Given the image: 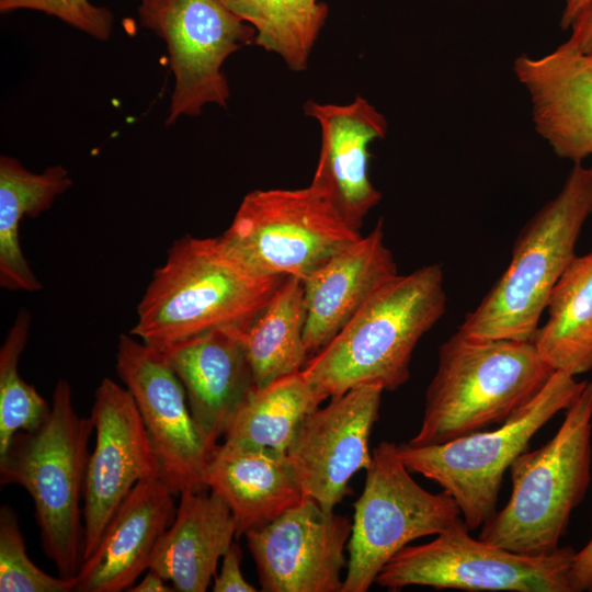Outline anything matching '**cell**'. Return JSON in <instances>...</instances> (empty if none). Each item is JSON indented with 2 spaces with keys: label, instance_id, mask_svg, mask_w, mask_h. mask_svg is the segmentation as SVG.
Listing matches in <instances>:
<instances>
[{
  "label": "cell",
  "instance_id": "cell-1",
  "mask_svg": "<svg viewBox=\"0 0 592 592\" xmlns=\"http://www.w3.org/2000/svg\"><path fill=\"white\" fill-rule=\"evenodd\" d=\"M284 278L258 274L219 237L185 235L155 270L129 333L162 351L216 328H244Z\"/></svg>",
  "mask_w": 592,
  "mask_h": 592
},
{
  "label": "cell",
  "instance_id": "cell-2",
  "mask_svg": "<svg viewBox=\"0 0 592 592\" xmlns=\"http://www.w3.org/2000/svg\"><path fill=\"white\" fill-rule=\"evenodd\" d=\"M445 309L439 263L398 274L371 295L301 372L326 399L364 385L396 390L410 377L417 344Z\"/></svg>",
  "mask_w": 592,
  "mask_h": 592
},
{
  "label": "cell",
  "instance_id": "cell-3",
  "mask_svg": "<svg viewBox=\"0 0 592 592\" xmlns=\"http://www.w3.org/2000/svg\"><path fill=\"white\" fill-rule=\"evenodd\" d=\"M554 369L532 340H476L459 331L437 352L413 446L443 444L505 422L545 386Z\"/></svg>",
  "mask_w": 592,
  "mask_h": 592
},
{
  "label": "cell",
  "instance_id": "cell-4",
  "mask_svg": "<svg viewBox=\"0 0 592 592\" xmlns=\"http://www.w3.org/2000/svg\"><path fill=\"white\" fill-rule=\"evenodd\" d=\"M47 419L18 432L0 456L1 485H19L31 496L41 545L58 576L76 578L83 555V508L90 458L91 417L77 412L69 383L60 378Z\"/></svg>",
  "mask_w": 592,
  "mask_h": 592
},
{
  "label": "cell",
  "instance_id": "cell-5",
  "mask_svg": "<svg viewBox=\"0 0 592 592\" xmlns=\"http://www.w3.org/2000/svg\"><path fill=\"white\" fill-rule=\"evenodd\" d=\"M591 214L592 164L574 163L558 194L520 230L508 267L457 331L476 340H532Z\"/></svg>",
  "mask_w": 592,
  "mask_h": 592
},
{
  "label": "cell",
  "instance_id": "cell-6",
  "mask_svg": "<svg viewBox=\"0 0 592 592\" xmlns=\"http://www.w3.org/2000/svg\"><path fill=\"white\" fill-rule=\"evenodd\" d=\"M592 382L566 409L556 434L510 467L512 492L478 538L510 551L547 554L559 548L572 511L584 499L591 477Z\"/></svg>",
  "mask_w": 592,
  "mask_h": 592
},
{
  "label": "cell",
  "instance_id": "cell-7",
  "mask_svg": "<svg viewBox=\"0 0 592 592\" xmlns=\"http://www.w3.org/2000/svg\"><path fill=\"white\" fill-rule=\"evenodd\" d=\"M587 382L555 371L540 391L496 430L477 431L428 446L397 445L410 471L437 483L458 505L470 531L481 527L497 510L503 476L531 439L553 417L566 410Z\"/></svg>",
  "mask_w": 592,
  "mask_h": 592
},
{
  "label": "cell",
  "instance_id": "cell-8",
  "mask_svg": "<svg viewBox=\"0 0 592 592\" xmlns=\"http://www.w3.org/2000/svg\"><path fill=\"white\" fill-rule=\"evenodd\" d=\"M361 236L310 182L249 192L219 238L260 275L304 280Z\"/></svg>",
  "mask_w": 592,
  "mask_h": 592
},
{
  "label": "cell",
  "instance_id": "cell-9",
  "mask_svg": "<svg viewBox=\"0 0 592 592\" xmlns=\"http://www.w3.org/2000/svg\"><path fill=\"white\" fill-rule=\"evenodd\" d=\"M464 520L422 545H407L380 570L376 583L390 591L409 585L465 591L572 592L577 551H510L469 535Z\"/></svg>",
  "mask_w": 592,
  "mask_h": 592
},
{
  "label": "cell",
  "instance_id": "cell-10",
  "mask_svg": "<svg viewBox=\"0 0 592 592\" xmlns=\"http://www.w3.org/2000/svg\"><path fill=\"white\" fill-rule=\"evenodd\" d=\"M460 516L449 494L432 493L412 478L395 443H379L354 503L342 592H366L399 550L414 539L440 534Z\"/></svg>",
  "mask_w": 592,
  "mask_h": 592
},
{
  "label": "cell",
  "instance_id": "cell-11",
  "mask_svg": "<svg viewBox=\"0 0 592 592\" xmlns=\"http://www.w3.org/2000/svg\"><path fill=\"white\" fill-rule=\"evenodd\" d=\"M137 12L140 24L167 45L174 76L167 124L197 116L208 104L227 107L230 90L223 66L254 43V27L220 0H138Z\"/></svg>",
  "mask_w": 592,
  "mask_h": 592
},
{
  "label": "cell",
  "instance_id": "cell-12",
  "mask_svg": "<svg viewBox=\"0 0 592 592\" xmlns=\"http://www.w3.org/2000/svg\"><path fill=\"white\" fill-rule=\"evenodd\" d=\"M116 372L132 392L157 456L160 478L173 493L208 490L204 477L212 453L190 412L186 394L163 354L122 333Z\"/></svg>",
  "mask_w": 592,
  "mask_h": 592
},
{
  "label": "cell",
  "instance_id": "cell-13",
  "mask_svg": "<svg viewBox=\"0 0 592 592\" xmlns=\"http://www.w3.org/2000/svg\"><path fill=\"white\" fill-rule=\"evenodd\" d=\"M352 521L311 498L244 533L264 592H342Z\"/></svg>",
  "mask_w": 592,
  "mask_h": 592
},
{
  "label": "cell",
  "instance_id": "cell-14",
  "mask_svg": "<svg viewBox=\"0 0 592 592\" xmlns=\"http://www.w3.org/2000/svg\"><path fill=\"white\" fill-rule=\"evenodd\" d=\"M90 417L95 444L86 478L82 561L93 553L130 490L143 479L160 477L148 432L125 386L110 377L103 378L95 389Z\"/></svg>",
  "mask_w": 592,
  "mask_h": 592
},
{
  "label": "cell",
  "instance_id": "cell-15",
  "mask_svg": "<svg viewBox=\"0 0 592 592\" xmlns=\"http://www.w3.org/2000/svg\"><path fill=\"white\" fill-rule=\"evenodd\" d=\"M383 391L364 385L331 397L303 420L286 452L304 494L327 511L352 493L351 478L371 464L368 442Z\"/></svg>",
  "mask_w": 592,
  "mask_h": 592
},
{
  "label": "cell",
  "instance_id": "cell-16",
  "mask_svg": "<svg viewBox=\"0 0 592 592\" xmlns=\"http://www.w3.org/2000/svg\"><path fill=\"white\" fill-rule=\"evenodd\" d=\"M240 327H221L160 351L182 383L191 415L207 449L255 387Z\"/></svg>",
  "mask_w": 592,
  "mask_h": 592
},
{
  "label": "cell",
  "instance_id": "cell-17",
  "mask_svg": "<svg viewBox=\"0 0 592 592\" xmlns=\"http://www.w3.org/2000/svg\"><path fill=\"white\" fill-rule=\"evenodd\" d=\"M304 112L318 122L321 130L319 158L311 183L353 227L360 229L364 217L382 198L368 175V146L385 137L387 121L361 96L345 105L308 101Z\"/></svg>",
  "mask_w": 592,
  "mask_h": 592
},
{
  "label": "cell",
  "instance_id": "cell-18",
  "mask_svg": "<svg viewBox=\"0 0 592 592\" xmlns=\"http://www.w3.org/2000/svg\"><path fill=\"white\" fill-rule=\"evenodd\" d=\"M513 70L530 94L535 130L553 151L573 163L592 158V55L558 46L517 57Z\"/></svg>",
  "mask_w": 592,
  "mask_h": 592
},
{
  "label": "cell",
  "instance_id": "cell-19",
  "mask_svg": "<svg viewBox=\"0 0 592 592\" xmlns=\"http://www.w3.org/2000/svg\"><path fill=\"white\" fill-rule=\"evenodd\" d=\"M160 478L140 480L119 503L93 553L76 577L77 592H122L149 569L153 551L177 509Z\"/></svg>",
  "mask_w": 592,
  "mask_h": 592
},
{
  "label": "cell",
  "instance_id": "cell-20",
  "mask_svg": "<svg viewBox=\"0 0 592 592\" xmlns=\"http://www.w3.org/2000/svg\"><path fill=\"white\" fill-rule=\"evenodd\" d=\"M398 275L383 220L303 280L304 342L311 357L326 346L382 285Z\"/></svg>",
  "mask_w": 592,
  "mask_h": 592
},
{
  "label": "cell",
  "instance_id": "cell-21",
  "mask_svg": "<svg viewBox=\"0 0 592 592\" xmlns=\"http://www.w3.org/2000/svg\"><path fill=\"white\" fill-rule=\"evenodd\" d=\"M204 481L230 508L237 538L307 498L286 454L226 442L212 453Z\"/></svg>",
  "mask_w": 592,
  "mask_h": 592
},
{
  "label": "cell",
  "instance_id": "cell-22",
  "mask_svg": "<svg viewBox=\"0 0 592 592\" xmlns=\"http://www.w3.org/2000/svg\"><path fill=\"white\" fill-rule=\"evenodd\" d=\"M171 525L161 536L149 569L179 592H204L216 576L236 537L237 526L228 504L212 491L187 489Z\"/></svg>",
  "mask_w": 592,
  "mask_h": 592
},
{
  "label": "cell",
  "instance_id": "cell-23",
  "mask_svg": "<svg viewBox=\"0 0 592 592\" xmlns=\"http://www.w3.org/2000/svg\"><path fill=\"white\" fill-rule=\"evenodd\" d=\"M72 184L68 170L50 166L27 170L18 159L0 158V285L9 291L37 292L42 283L29 265L19 238L22 219L37 217Z\"/></svg>",
  "mask_w": 592,
  "mask_h": 592
},
{
  "label": "cell",
  "instance_id": "cell-24",
  "mask_svg": "<svg viewBox=\"0 0 592 592\" xmlns=\"http://www.w3.org/2000/svg\"><path fill=\"white\" fill-rule=\"evenodd\" d=\"M547 319L532 341L554 371L572 376L592 369V249L576 255L555 284Z\"/></svg>",
  "mask_w": 592,
  "mask_h": 592
},
{
  "label": "cell",
  "instance_id": "cell-25",
  "mask_svg": "<svg viewBox=\"0 0 592 592\" xmlns=\"http://www.w3.org/2000/svg\"><path fill=\"white\" fill-rule=\"evenodd\" d=\"M303 280L285 277L265 307L241 329L255 386L300 372L309 356L304 342Z\"/></svg>",
  "mask_w": 592,
  "mask_h": 592
},
{
  "label": "cell",
  "instance_id": "cell-26",
  "mask_svg": "<svg viewBox=\"0 0 592 592\" xmlns=\"http://www.w3.org/2000/svg\"><path fill=\"white\" fill-rule=\"evenodd\" d=\"M325 400L301 371L255 386L231 418L224 442L286 454L303 420Z\"/></svg>",
  "mask_w": 592,
  "mask_h": 592
},
{
  "label": "cell",
  "instance_id": "cell-27",
  "mask_svg": "<svg viewBox=\"0 0 592 592\" xmlns=\"http://www.w3.org/2000/svg\"><path fill=\"white\" fill-rule=\"evenodd\" d=\"M252 25L254 45L277 54L288 68L303 71L323 27L329 8L318 0H220Z\"/></svg>",
  "mask_w": 592,
  "mask_h": 592
},
{
  "label": "cell",
  "instance_id": "cell-28",
  "mask_svg": "<svg viewBox=\"0 0 592 592\" xmlns=\"http://www.w3.org/2000/svg\"><path fill=\"white\" fill-rule=\"evenodd\" d=\"M31 314L21 309L0 348V456L20 431L41 425L50 406L19 374V361L26 345Z\"/></svg>",
  "mask_w": 592,
  "mask_h": 592
},
{
  "label": "cell",
  "instance_id": "cell-29",
  "mask_svg": "<svg viewBox=\"0 0 592 592\" xmlns=\"http://www.w3.org/2000/svg\"><path fill=\"white\" fill-rule=\"evenodd\" d=\"M76 578L54 577L38 568L27 556L15 511L0 509V591L1 592H70Z\"/></svg>",
  "mask_w": 592,
  "mask_h": 592
},
{
  "label": "cell",
  "instance_id": "cell-30",
  "mask_svg": "<svg viewBox=\"0 0 592 592\" xmlns=\"http://www.w3.org/2000/svg\"><path fill=\"white\" fill-rule=\"evenodd\" d=\"M19 10L55 16L98 41H107L113 31V13L89 0H0L1 13Z\"/></svg>",
  "mask_w": 592,
  "mask_h": 592
},
{
  "label": "cell",
  "instance_id": "cell-31",
  "mask_svg": "<svg viewBox=\"0 0 592 592\" xmlns=\"http://www.w3.org/2000/svg\"><path fill=\"white\" fill-rule=\"evenodd\" d=\"M242 551L232 543L223 556L220 573L215 576L214 592H255L258 589L247 582L241 572Z\"/></svg>",
  "mask_w": 592,
  "mask_h": 592
},
{
  "label": "cell",
  "instance_id": "cell-32",
  "mask_svg": "<svg viewBox=\"0 0 592 592\" xmlns=\"http://www.w3.org/2000/svg\"><path fill=\"white\" fill-rule=\"evenodd\" d=\"M570 31L569 38L560 46L573 53L592 55V0L573 20Z\"/></svg>",
  "mask_w": 592,
  "mask_h": 592
},
{
  "label": "cell",
  "instance_id": "cell-33",
  "mask_svg": "<svg viewBox=\"0 0 592 592\" xmlns=\"http://www.w3.org/2000/svg\"><path fill=\"white\" fill-rule=\"evenodd\" d=\"M570 583L572 592L592 591V538L576 555Z\"/></svg>",
  "mask_w": 592,
  "mask_h": 592
},
{
  "label": "cell",
  "instance_id": "cell-34",
  "mask_svg": "<svg viewBox=\"0 0 592 592\" xmlns=\"http://www.w3.org/2000/svg\"><path fill=\"white\" fill-rule=\"evenodd\" d=\"M173 587L166 583V580L155 570L148 569L146 576L134 584L127 592H172Z\"/></svg>",
  "mask_w": 592,
  "mask_h": 592
},
{
  "label": "cell",
  "instance_id": "cell-35",
  "mask_svg": "<svg viewBox=\"0 0 592 592\" xmlns=\"http://www.w3.org/2000/svg\"><path fill=\"white\" fill-rule=\"evenodd\" d=\"M590 0H565V7L560 18V26L563 31L570 29L573 20Z\"/></svg>",
  "mask_w": 592,
  "mask_h": 592
}]
</instances>
